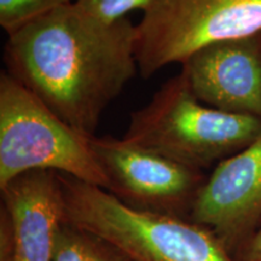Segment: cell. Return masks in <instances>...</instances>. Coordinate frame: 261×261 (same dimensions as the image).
<instances>
[{
    "label": "cell",
    "instance_id": "cell-10",
    "mask_svg": "<svg viewBox=\"0 0 261 261\" xmlns=\"http://www.w3.org/2000/svg\"><path fill=\"white\" fill-rule=\"evenodd\" d=\"M51 261H129L103 238L65 221L55 241Z\"/></svg>",
    "mask_w": 261,
    "mask_h": 261
},
{
    "label": "cell",
    "instance_id": "cell-9",
    "mask_svg": "<svg viewBox=\"0 0 261 261\" xmlns=\"http://www.w3.org/2000/svg\"><path fill=\"white\" fill-rule=\"evenodd\" d=\"M181 70L201 103L261 120V32L205 45Z\"/></svg>",
    "mask_w": 261,
    "mask_h": 261
},
{
    "label": "cell",
    "instance_id": "cell-4",
    "mask_svg": "<svg viewBox=\"0 0 261 261\" xmlns=\"http://www.w3.org/2000/svg\"><path fill=\"white\" fill-rule=\"evenodd\" d=\"M93 138V137H92ZM90 137L75 130L6 71L0 75V188L46 169L109 190Z\"/></svg>",
    "mask_w": 261,
    "mask_h": 261
},
{
    "label": "cell",
    "instance_id": "cell-2",
    "mask_svg": "<svg viewBox=\"0 0 261 261\" xmlns=\"http://www.w3.org/2000/svg\"><path fill=\"white\" fill-rule=\"evenodd\" d=\"M58 174L68 223L103 238L129 261H236L203 225L135 210L103 188Z\"/></svg>",
    "mask_w": 261,
    "mask_h": 261
},
{
    "label": "cell",
    "instance_id": "cell-5",
    "mask_svg": "<svg viewBox=\"0 0 261 261\" xmlns=\"http://www.w3.org/2000/svg\"><path fill=\"white\" fill-rule=\"evenodd\" d=\"M261 32V0H155L137 24L136 57L145 79L198 48Z\"/></svg>",
    "mask_w": 261,
    "mask_h": 261
},
{
    "label": "cell",
    "instance_id": "cell-8",
    "mask_svg": "<svg viewBox=\"0 0 261 261\" xmlns=\"http://www.w3.org/2000/svg\"><path fill=\"white\" fill-rule=\"evenodd\" d=\"M0 261H51L67 221L60 174L28 171L0 188Z\"/></svg>",
    "mask_w": 261,
    "mask_h": 261
},
{
    "label": "cell",
    "instance_id": "cell-13",
    "mask_svg": "<svg viewBox=\"0 0 261 261\" xmlns=\"http://www.w3.org/2000/svg\"><path fill=\"white\" fill-rule=\"evenodd\" d=\"M236 261H261V225L252 240L234 255Z\"/></svg>",
    "mask_w": 261,
    "mask_h": 261
},
{
    "label": "cell",
    "instance_id": "cell-6",
    "mask_svg": "<svg viewBox=\"0 0 261 261\" xmlns=\"http://www.w3.org/2000/svg\"><path fill=\"white\" fill-rule=\"evenodd\" d=\"M91 144L110 194L135 210L190 220L207 179L203 171L125 138L94 136Z\"/></svg>",
    "mask_w": 261,
    "mask_h": 261
},
{
    "label": "cell",
    "instance_id": "cell-3",
    "mask_svg": "<svg viewBox=\"0 0 261 261\" xmlns=\"http://www.w3.org/2000/svg\"><path fill=\"white\" fill-rule=\"evenodd\" d=\"M260 135V119L201 103L180 69L146 106L130 114L123 138L203 171L237 154Z\"/></svg>",
    "mask_w": 261,
    "mask_h": 261
},
{
    "label": "cell",
    "instance_id": "cell-11",
    "mask_svg": "<svg viewBox=\"0 0 261 261\" xmlns=\"http://www.w3.org/2000/svg\"><path fill=\"white\" fill-rule=\"evenodd\" d=\"M75 0H0V25L9 35Z\"/></svg>",
    "mask_w": 261,
    "mask_h": 261
},
{
    "label": "cell",
    "instance_id": "cell-1",
    "mask_svg": "<svg viewBox=\"0 0 261 261\" xmlns=\"http://www.w3.org/2000/svg\"><path fill=\"white\" fill-rule=\"evenodd\" d=\"M137 25L106 23L76 5L9 35L6 73L81 135L94 137L104 110L136 76Z\"/></svg>",
    "mask_w": 261,
    "mask_h": 261
},
{
    "label": "cell",
    "instance_id": "cell-7",
    "mask_svg": "<svg viewBox=\"0 0 261 261\" xmlns=\"http://www.w3.org/2000/svg\"><path fill=\"white\" fill-rule=\"evenodd\" d=\"M190 220L211 228L234 257L261 225V135L215 166Z\"/></svg>",
    "mask_w": 261,
    "mask_h": 261
},
{
    "label": "cell",
    "instance_id": "cell-12",
    "mask_svg": "<svg viewBox=\"0 0 261 261\" xmlns=\"http://www.w3.org/2000/svg\"><path fill=\"white\" fill-rule=\"evenodd\" d=\"M154 3L155 0H75L74 4L99 21L114 23L127 18V14L135 10L144 12Z\"/></svg>",
    "mask_w": 261,
    "mask_h": 261
}]
</instances>
